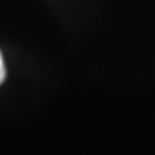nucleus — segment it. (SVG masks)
I'll return each instance as SVG.
<instances>
[{
    "instance_id": "obj_1",
    "label": "nucleus",
    "mask_w": 155,
    "mask_h": 155,
    "mask_svg": "<svg viewBox=\"0 0 155 155\" xmlns=\"http://www.w3.org/2000/svg\"><path fill=\"white\" fill-rule=\"evenodd\" d=\"M5 78H6V69H5V65H3V59L0 56V83L5 81Z\"/></svg>"
}]
</instances>
